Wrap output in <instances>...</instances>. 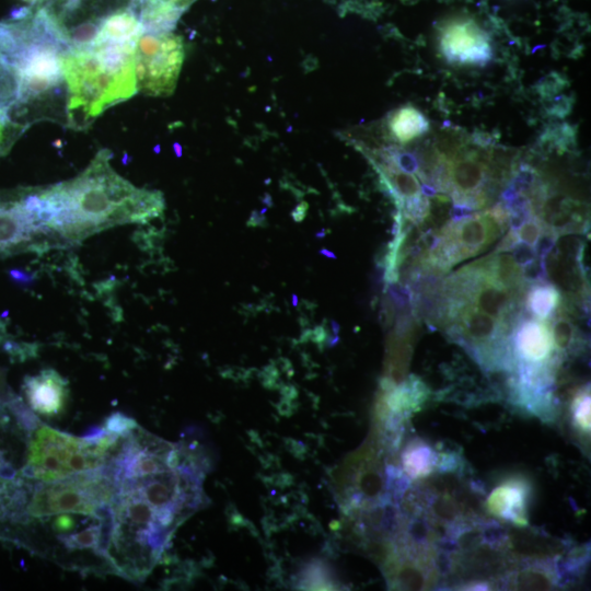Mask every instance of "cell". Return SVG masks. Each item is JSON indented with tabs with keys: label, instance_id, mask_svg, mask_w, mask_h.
Returning a JSON list of instances; mask_svg holds the SVG:
<instances>
[{
	"label": "cell",
	"instance_id": "obj_1",
	"mask_svg": "<svg viewBox=\"0 0 591 591\" xmlns=\"http://www.w3.org/2000/svg\"><path fill=\"white\" fill-rule=\"evenodd\" d=\"M107 466L113 482L106 557L125 578H146L175 529L202 499V470L184 448L138 425L120 434Z\"/></svg>",
	"mask_w": 591,
	"mask_h": 591
},
{
	"label": "cell",
	"instance_id": "obj_2",
	"mask_svg": "<svg viewBox=\"0 0 591 591\" xmlns=\"http://www.w3.org/2000/svg\"><path fill=\"white\" fill-rule=\"evenodd\" d=\"M111 158L102 149L76 177L35 187L38 213L61 243H79L108 228L147 223L162 215V194L134 186L115 172Z\"/></svg>",
	"mask_w": 591,
	"mask_h": 591
},
{
	"label": "cell",
	"instance_id": "obj_3",
	"mask_svg": "<svg viewBox=\"0 0 591 591\" xmlns=\"http://www.w3.org/2000/svg\"><path fill=\"white\" fill-rule=\"evenodd\" d=\"M135 50L100 46L61 54L67 88V127H89L105 109L130 99L138 91Z\"/></svg>",
	"mask_w": 591,
	"mask_h": 591
},
{
	"label": "cell",
	"instance_id": "obj_4",
	"mask_svg": "<svg viewBox=\"0 0 591 591\" xmlns=\"http://www.w3.org/2000/svg\"><path fill=\"white\" fill-rule=\"evenodd\" d=\"M120 434L100 431L78 438L46 425L35 426L28 437L22 475L39 482L59 479L103 466Z\"/></svg>",
	"mask_w": 591,
	"mask_h": 591
},
{
	"label": "cell",
	"instance_id": "obj_5",
	"mask_svg": "<svg viewBox=\"0 0 591 591\" xmlns=\"http://www.w3.org/2000/svg\"><path fill=\"white\" fill-rule=\"evenodd\" d=\"M113 482L107 466L40 482L31 490L27 513L46 518L59 513L95 514L109 509Z\"/></svg>",
	"mask_w": 591,
	"mask_h": 591
},
{
	"label": "cell",
	"instance_id": "obj_6",
	"mask_svg": "<svg viewBox=\"0 0 591 591\" xmlns=\"http://www.w3.org/2000/svg\"><path fill=\"white\" fill-rule=\"evenodd\" d=\"M135 5L140 0H45L36 8L65 49L74 50L90 47L113 14Z\"/></svg>",
	"mask_w": 591,
	"mask_h": 591
},
{
	"label": "cell",
	"instance_id": "obj_7",
	"mask_svg": "<svg viewBox=\"0 0 591 591\" xmlns=\"http://www.w3.org/2000/svg\"><path fill=\"white\" fill-rule=\"evenodd\" d=\"M59 244L37 213L32 187L0 190V258Z\"/></svg>",
	"mask_w": 591,
	"mask_h": 591
},
{
	"label": "cell",
	"instance_id": "obj_8",
	"mask_svg": "<svg viewBox=\"0 0 591 591\" xmlns=\"http://www.w3.org/2000/svg\"><path fill=\"white\" fill-rule=\"evenodd\" d=\"M184 56L181 36L172 32H143L135 50L137 90L150 96L172 94Z\"/></svg>",
	"mask_w": 591,
	"mask_h": 591
},
{
	"label": "cell",
	"instance_id": "obj_9",
	"mask_svg": "<svg viewBox=\"0 0 591 591\" xmlns=\"http://www.w3.org/2000/svg\"><path fill=\"white\" fill-rule=\"evenodd\" d=\"M509 216L496 207L447 227L443 242L437 247L433 262L452 265L487 248L505 230Z\"/></svg>",
	"mask_w": 591,
	"mask_h": 591
},
{
	"label": "cell",
	"instance_id": "obj_10",
	"mask_svg": "<svg viewBox=\"0 0 591 591\" xmlns=\"http://www.w3.org/2000/svg\"><path fill=\"white\" fill-rule=\"evenodd\" d=\"M488 160V154L463 150L456 158L445 162L443 190L450 192L456 204L472 209L482 207L486 202L482 186L489 174Z\"/></svg>",
	"mask_w": 591,
	"mask_h": 591
},
{
	"label": "cell",
	"instance_id": "obj_11",
	"mask_svg": "<svg viewBox=\"0 0 591 591\" xmlns=\"http://www.w3.org/2000/svg\"><path fill=\"white\" fill-rule=\"evenodd\" d=\"M440 49L449 62L485 65L491 58L488 36L468 19L449 22L440 34Z\"/></svg>",
	"mask_w": 591,
	"mask_h": 591
},
{
	"label": "cell",
	"instance_id": "obj_12",
	"mask_svg": "<svg viewBox=\"0 0 591 591\" xmlns=\"http://www.w3.org/2000/svg\"><path fill=\"white\" fill-rule=\"evenodd\" d=\"M24 392L34 412L46 417H55L65 409L68 384L57 371L45 369L25 379Z\"/></svg>",
	"mask_w": 591,
	"mask_h": 591
},
{
	"label": "cell",
	"instance_id": "obj_13",
	"mask_svg": "<svg viewBox=\"0 0 591 591\" xmlns=\"http://www.w3.org/2000/svg\"><path fill=\"white\" fill-rule=\"evenodd\" d=\"M476 268L482 276L480 282L470 291L467 300H471L472 305L479 311L509 327L508 317L512 311L514 292L495 281L482 266Z\"/></svg>",
	"mask_w": 591,
	"mask_h": 591
},
{
	"label": "cell",
	"instance_id": "obj_14",
	"mask_svg": "<svg viewBox=\"0 0 591 591\" xmlns=\"http://www.w3.org/2000/svg\"><path fill=\"white\" fill-rule=\"evenodd\" d=\"M455 314L456 328L465 339L478 346L489 345L491 340L508 331V326L472 304L462 303Z\"/></svg>",
	"mask_w": 591,
	"mask_h": 591
},
{
	"label": "cell",
	"instance_id": "obj_15",
	"mask_svg": "<svg viewBox=\"0 0 591 591\" xmlns=\"http://www.w3.org/2000/svg\"><path fill=\"white\" fill-rule=\"evenodd\" d=\"M553 347L551 331L543 322H526L517 333V355L528 363L544 361L551 357Z\"/></svg>",
	"mask_w": 591,
	"mask_h": 591
},
{
	"label": "cell",
	"instance_id": "obj_16",
	"mask_svg": "<svg viewBox=\"0 0 591 591\" xmlns=\"http://www.w3.org/2000/svg\"><path fill=\"white\" fill-rule=\"evenodd\" d=\"M20 91L21 83L16 68L0 54V118L11 119L22 125L18 117Z\"/></svg>",
	"mask_w": 591,
	"mask_h": 591
},
{
	"label": "cell",
	"instance_id": "obj_17",
	"mask_svg": "<svg viewBox=\"0 0 591 591\" xmlns=\"http://www.w3.org/2000/svg\"><path fill=\"white\" fill-rule=\"evenodd\" d=\"M389 128L396 140L405 143L427 132L429 121L420 111L407 105L392 113Z\"/></svg>",
	"mask_w": 591,
	"mask_h": 591
},
{
	"label": "cell",
	"instance_id": "obj_18",
	"mask_svg": "<svg viewBox=\"0 0 591 591\" xmlns=\"http://www.w3.org/2000/svg\"><path fill=\"white\" fill-rule=\"evenodd\" d=\"M524 493L520 487L503 486L490 496V510L505 518H519L523 509Z\"/></svg>",
	"mask_w": 591,
	"mask_h": 591
},
{
	"label": "cell",
	"instance_id": "obj_19",
	"mask_svg": "<svg viewBox=\"0 0 591 591\" xmlns=\"http://www.w3.org/2000/svg\"><path fill=\"white\" fill-rule=\"evenodd\" d=\"M528 303L531 311L544 320L559 305L560 296L553 286H535L529 293Z\"/></svg>",
	"mask_w": 591,
	"mask_h": 591
},
{
	"label": "cell",
	"instance_id": "obj_20",
	"mask_svg": "<svg viewBox=\"0 0 591 591\" xmlns=\"http://www.w3.org/2000/svg\"><path fill=\"white\" fill-rule=\"evenodd\" d=\"M434 138L433 147L444 162L456 158L467 143L464 132L455 128H443L438 131Z\"/></svg>",
	"mask_w": 591,
	"mask_h": 591
},
{
	"label": "cell",
	"instance_id": "obj_21",
	"mask_svg": "<svg viewBox=\"0 0 591 591\" xmlns=\"http://www.w3.org/2000/svg\"><path fill=\"white\" fill-rule=\"evenodd\" d=\"M553 584V577L542 567L523 569L514 578V587L519 590H548Z\"/></svg>",
	"mask_w": 591,
	"mask_h": 591
},
{
	"label": "cell",
	"instance_id": "obj_22",
	"mask_svg": "<svg viewBox=\"0 0 591 591\" xmlns=\"http://www.w3.org/2000/svg\"><path fill=\"white\" fill-rule=\"evenodd\" d=\"M575 327L571 322L565 317H559L553 323L551 331L553 346L558 351H566L575 340Z\"/></svg>",
	"mask_w": 591,
	"mask_h": 591
},
{
	"label": "cell",
	"instance_id": "obj_23",
	"mask_svg": "<svg viewBox=\"0 0 591 591\" xmlns=\"http://www.w3.org/2000/svg\"><path fill=\"white\" fill-rule=\"evenodd\" d=\"M428 448L410 449L405 454L404 463L407 471L413 475L426 474L432 465V456Z\"/></svg>",
	"mask_w": 591,
	"mask_h": 591
},
{
	"label": "cell",
	"instance_id": "obj_24",
	"mask_svg": "<svg viewBox=\"0 0 591 591\" xmlns=\"http://www.w3.org/2000/svg\"><path fill=\"white\" fill-rule=\"evenodd\" d=\"M568 85V81L558 72H552L548 76L542 78L536 84L537 92L543 99L548 100Z\"/></svg>",
	"mask_w": 591,
	"mask_h": 591
},
{
	"label": "cell",
	"instance_id": "obj_25",
	"mask_svg": "<svg viewBox=\"0 0 591 591\" xmlns=\"http://www.w3.org/2000/svg\"><path fill=\"white\" fill-rule=\"evenodd\" d=\"M397 581L404 589L419 590L425 584V576L414 566H405L397 573Z\"/></svg>",
	"mask_w": 591,
	"mask_h": 591
},
{
	"label": "cell",
	"instance_id": "obj_26",
	"mask_svg": "<svg viewBox=\"0 0 591 591\" xmlns=\"http://www.w3.org/2000/svg\"><path fill=\"white\" fill-rule=\"evenodd\" d=\"M543 222L537 218H528L518 229L517 236L525 244L534 246L541 233Z\"/></svg>",
	"mask_w": 591,
	"mask_h": 591
},
{
	"label": "cell",
	"instance_id": "obj_27",
	"mask_svg": "<svg viewBox=\"0 0 591 591\" xmlns=\"http://www.w3.org/2000/svg\"><path fill=\"white\" fill-rule=\"evenodd\" d=\"M535 184V172L528 165H522L520 170L515 173L509 188L514 190L517 194H522L525 192H532Z\"/></svg>",
	"mask_w": 591,
	"mask_h": 591
},
{
	"label": "cell",
	"instance_id": "obj_28",
	"mask_svg": "<svg viewBox=\"0 0 591 591\" xmlns=\"http://www.w3.org/2000/svg\"><path fill=\"white\" fill-rule=\"evenodd\" d=\"M360 491L368 497H375L382 489V478L375 472H364L359 479Z\"/></svg>",
	"mask_w": 591,
	"mask_h": 591
},
{
	"label": "cell",
	"instance_id": "obj_29",
	"mask_svg": "<svg viewBox=\"0 0 591 591\" xmlns=\"http://www.w3.org/2000/svg\"><path fill=\"white\" fill-rule=\"evenodd\" d=\"M575 413V421L577 425L584 431H587V428L589 429L590 422V402H589V395L583 394L582 396H579L575 403L573 407Z\"/></svg>",
	"mask_w": 591,
	"mask_h": 591
},
{
	"label": "cell",
	"instance_id": "obj_30",
	"mask_svg": "<svg viewBox=\"0 0 591 591\" xmlns=\"http://www.w3.org/2000/svg\"><path fill=\"white\" fill-rule=\"evenodd\" d=\"M572 104L573 100L570 96L560 94L552 100L547 111L554 117L564 118L570 113Z\"/></svg>",
	"mask_w": 591,
	"mask_h": 591
},
{
	"label": "cell",
	"instance_id": "obj_31",
	"mask_svg": "<svg viewBox=\"0 0 591 591\" xmlns=\"http://www.w3.org/2000/svg\"><path fill=\"white\" fill-rule=\"evenodd\" d=\"M557 234L558 233L552 229H547L544 233H541L534 250L540 258H543L553 248L557 240Z\"/></svg>",
	"mask_w": 591,
	"mask_h": 591
},
{
	"label": "cell",
	"instance_id": "obj_32",
	"mask_svg": "<svg viewBox=\"0 0 591 591\" xmlns=\"http://www.w3.org/2000/svg\"><path fill=\"white\" fill-rule=\"evenodd\" d=\"M513 258L519 265H525L529 264L534 259L535 251L532 248V246L517 242L513 246Z\"/></svg>",
	"mask_w": 591,
	"mask_h": 591
},
{
	"label": "cell",
	"instance_id": "obj_33",
	"mask_svg": "<svg viewBox=\"0 0 591 591\" xmlns=\"http://www.w3.org/2000/svg\"><path fill=\"white\" fill-rule=\"evenodd\" d=\"M436 514L443 519H452L456 514V506L451 499H438L433 506Z\"/></svg>",
	"mask_w": 591,
	"mask_h": 591
},
{
	"label": "cell",
	"instance_id": "obj_34",
	"mask_svg": "<svg viewBox=\"0 0 591 591\" xmlns=\"http://www.w3.org/2000/svg\"><path fill=\"white\" fill-rule=\"evenodd\" d=\"M263 213L264 212H262V211H259V212L258 211H253L250 220L247 221V224L252 225V227L264 225L266 223V221H265V217H264Z\"/></svg>",
	"mask_w": 591,
	"mask_h": 591
},
{
	"label": "cell",
	"instance_id": "obj_35",
	"mask_svg": "<svg viewBox=\"0 0 591 591\" xmlns=\"http://www.w3.org/2000/svg\"><path fill=\"white\" fill-rule=\"evenodd\" d=\"M306 207H308L306 204H301L294 209V211L291 215L296 221L303 220V218L305 217Z\"/></svg>",
	"mask_w": 591,
	"mask_h": 591
},
{
	"label": "cell",
	"instance_id": "obj_36",
	"mask_svg": "<svg viewBox=\"0 0 591 591\" xmlns=\"http://www.w3.org/2000/svg\"><path fill=\"white\" fill-rule=\"evenodd\" d=\"M320 254H322V255H324V256H326L328 258H336V256L331 251H328L326 248H322L320 251Z\"/></svg>",
	"mask_w": 591,
	"mask_h": 591
},
{
	"label": "cell",
	"instance_id": "obj_37",
	"mask_svg": "<svg viewBox=\"0 0 591 591\" xmlns=\"http://www.w3.org/2000/svg\"><path fill=\"white\" fill-rule=\"evenodd\" d=\"M22 1L31 4L32 7H36L43 3L45 0H22Z\"/></svg>",
	"mask_w": 591,
	"mask_h": 591
},
{
	"label": "cell",
	"instance_id": "obj_38",
	"mask_svg": "<svg viewBox=\"0 0 591 591\" xmlns=\"http://www.w3.org/2000/svg\"><path fill=\"white\" fill-rule=\"evenodd\" d=\"M298 303V297L296 294L292 296V304L297 305Z\"/></svg>",
	"mask_w": 591,
	"mask_h": 591
}]
</instances>
